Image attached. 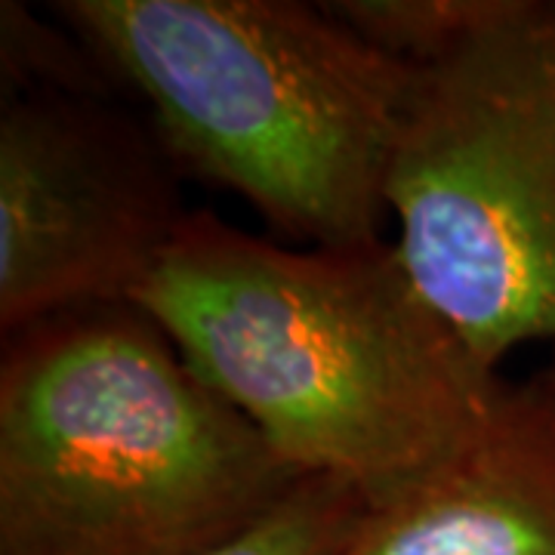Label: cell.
I'll return each instance as SVG.
<instances>
[{
    "instance_id": "6da1fadb",
    "label": "cell",
    "mask_w": 555,
    "mask_h": 555,
    "mask_svg": "<svg viewBox=\"0 0 555 555\" xmlns=\"http://www.w3.org/2000/svg\"><path fill=\"white\" fill-rule=\"evenodd\" d=\"M130 302L291 466L371 506L469 448L509 386L416 291L392 238L294 247L189 210Z\"/></svg>"
},
{
    "instance_id": "52a82bcc",
    "label": "cell",
    "mask_w": 555,
    "mask_h": 555,
    "mask_svg": "<svg viewBox=\"0 0 555 555\" xmlns=\"http://www.w3.org/2000/svg\"><path fill=\"white\" fill-rule=\"evenodd\" d=\"M367 509L371 503L356 485L306 476L266 516L198 555H339Z\"/></svg>"
},
{
    "instance_id": "277c9868",
    "label": "cell",
    "mask_w": 555,
    "mask_h": 555,
    "mask_svg": "<svg viewBox=\"0 0 555 555\" xmlns=\"http://www.w3.org/2000/svg\"><path fill=\"white\" fill-rule=\"evenodd\" d=\"M334 10L414 72L386 210L416 291L491 371L555 346V3Z\"/></svg>"
},
{
    "instance_id": "8992f818",
    "label": "cell",
    "mask_w": 555,
    "mask_h": 555,
    "mask_svg": "<svg viewBox=\"0 0 555 555\" xmlns=\"http://www.w3.org/2000/svg\"><path fill=\"white\" fill-rule=\"evenodd\" d=\"M339 555H555V367L509 383L481 436L371 506Z\"/></svg>"
},
{
    "instance_id": "3957f363",
    "label": "cell",
    "mask_w": 555,
    "mask_h": 555,
    "mask_svg": "<svg viewBox=\"0 0 555 555\" xmlns=\"http://www.w3.org/2000/svg\"><path fill=\"white\" fill-rule=\"evenodd\" d=\"M56 13L145 100L177 167L244 198L297 247L386 241L414 72L334 3L65 0Z\"/></svg>"
},
{
    "instance_id": "7a4b0ae2",
    "label": "cell",
    "mask_w": 555,
    "mask_h": 555,
    "mask_svg": "<svg viewBox=\"0 0 555 555\" xmlns=\"http://www.w3.org/2000/svg\"><path fill=\"white\" fill-rule=\"evenodd\" d=\"M299 478L137 302L3 334L0 555H198Z\"/></svg>"
},
{
    "instance_id": "5b68a950",
    "label": "cell",
    "mask_w": 555,
    "mask_h": 555,
    "mask_svg": "<svg viewBox=\"0 0 555 555\" xmlns=\"http://www.w3.org/2000/svg\"><path fill=\"white\" fill-rule=\"evenodd\" d=\"M173 158L90 87L25 83L0 108V331L130 302L177 238Z\"/></svg>"
}]
</instances>
